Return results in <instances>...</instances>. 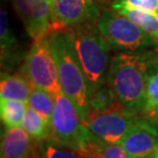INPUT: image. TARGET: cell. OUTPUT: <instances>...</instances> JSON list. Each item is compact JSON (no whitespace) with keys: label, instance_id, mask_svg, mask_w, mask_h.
Returning a JSON list of instances; mask_svg holds the SVG:
<instances>
[{"label":"cell","instance_id":"d6986e66","mask_svg":"<svg viewBox=\"0 0 158 158\" xmlns=\"http://www.w3.org/2000/svg\"><path fill=\"white\" fill-rule=\"evenodd\" d=\"M89 107L91 114V113H100L110 109L118 108L122 107V105L107 82L90 96Z\"/></svg>","mask_w":158,"mask_h":158},{"label":"cell","instance_id":"5b68a950","mask_svg":"<svg viewBox=\"0 0 158 158\" xmlns=\"http://www.w3.org/2000/svg\"><path fill=\"white\" fill-rule=\"evenodd\" d=\"M93 137L94 134L81 120L74 104L61 91L56 96L49 139L81 155Z\"/></svg>","mask_w":158,"mask_h":158},{"label":"cell","instance_id":"7402d4cb","mask_svg":"<svg viewBox=\"0 0 158 158\" xmlns=\"http://www.w3.org/2000/svg\"><path fill=\"white\" fill-rule=\"evenodd\" d=\"M112 1L122 3L129 7L137 8L140 10L158 14V0H112Z\"/></svg>","mask_w":158,"mask_h":158},{"label":"cell","instance_id":"cb8c5ba5","mask_svg":"<svg viewBox=\"0 0 158 158\" xmlns=\"http://www.w3.org/2000/svg\"><path fill=\"white\" fill-rule=\"evenodd\" d=\"M96 1L99 3V4H105V3L109 2L110 0H96Z\"/></svg>","mask_w":158,"mask_h":158},{"label":"cell","instance_id":"9a60e30c","mask_svg":"<svg viewBox=\"0 0 158 158\" xmlns=\"http://www.w3.org/2000/svg\"><path fill=\"white\" fill-rule=\"evenodd\" d=\"M81 156L82 158H131L120 144L105 143L94 135Z\"/></svg>","mask_w":158,"mask_h":158},{"label":"cell","instance_id":"603a6c76","mask_svg":"<svg viewBox=\"0 0 158 158\" xmlns=\"http://www.w3.org/2000/svg\"><path fill=\"white\" fill-rule=\"evenodd\" d=\"M143 116H145V117L147 119H149L151 122L158 126V107L156 109H154L153 111L147 113V114H145Z\"/></svg>","mask_w":158,"mask_h":158},{"label":"cell","instance_id":"ba28073f","mask_svg":"<svg viewBox=\"0 0 158 158\" xmlns=\"http://www.w3.org/2000/svg\"><path fill=\"white\" fill-rule=\"evenodd\" d=\"M102 15L96 0H53L50 30L97 24Z\"/></svg>","mask_w":158,"mask_h":158},{"label":"cell","instance_id":"8fae6325","mask_svg":"<svg viewBox=\"0 0 158 158\" xmlns=\"http://www.w3.org/2000/svg\"><path fill=\"white\" fill-rule=\"evenodd\" d=\"M1 158H39L36 143L22 127L5 128L1 138Z\"/></svg>","mask_w":158,"mask_h":158},{"label":"cell","instance_id":"6da1fadb","mask_svg":"<svg viewBox=\"0 0 158 158\" xmlns=\"http://www.w3.org/2000/svg\"><path fill=\"white\" fill-rule=\"evenodd\" d=\"M46 41L58 68L61 89L74 104L81 120L86 125L90 116L89 89L78 60L72 30H50Z\"/></svg>","mask_w":158,"mask_h":158},{"label":"cell","instance_id":"484cf974","mask_svg":"<svg viewBox=\"0 0 158 158\" xmlns=\"http://www.w3.org/2000/svg\"><path fill=\"white\" fill-rule=\"evenodd\" d=\"M156 52H157V56H158V46H157V48H156Z\"/></svg>","mask_w":158,"mask_h":158},{"label":"cell","instance_id":"ffe728a7","mask_svg":"<svg viewBox=\"0 0 158 158\" xmlns=\"http://www.w3.org/2000/svg\"><path fill=\"white\" fill-rule=\"evenodd\" d=\"M0 44H1V63L2 66L7 64V62L12 63L18 58L17 56V39L10 32L8 27V20L6 12L1 9V31H0Z\"/></svg>","mask_w":158,"mask_h":158},{"label":"cell","instance_id":"d4e9b609","mask_svg":"<svg viewBox=\"0 0 158 158\" xmlns=\"http://www.w3.org/2000/svg\"><path fill=\"white\" fill-rule=\"evenodd\" d=\"M152 158H158V149H157V151L155 152V154H154V156Z\"/></svg>","mask_w":158,"mask_h":158},{"label":"cell","instance_id":"9c48e42d","mask_svg":"<svg viewBox=\"0 0 158 158\" xmlns=\"http://www.w3.org/2000/svg\"><path fill=\"white\" fill-rule=\"evenodd\" d=\"M28 35L42 41L52 27V2L49 0H11Z\"/></svg>","mask_w":158,"mask_h":158},{"label":"cell","instance_id":"44dd1931","mask_svg":"<svg viewBox=\"0 0 158 158\" xmlns=\"http://www.w3.org/2000/svg\"><path fill=\"white\" fill-rule=\"evenodd\" d=\"M39 158H82L75 151L56 143L52 139L38 143Z\"/></svg>","mask_w":158,"mask_h":158},{"label":"cell","instance_id":"52a82bcc","mask_svg":"<svg viewBox=\"0 0 158 158\" xmlns=\"http://www.w3.org/2000/svg\"><path fill=\"white\" fill-rule=\"evenodd\" d=\"M145 116L138 115L123 107L110 109L100 113H91L86 126L105 143L120 144L132 127L144 121Z\"/></svg>","mask_w":158,"mask_h":158},{"label":"cell","instance_id":"7c38bea8","mask_svg":"<svg viewBox=\"0 0 158 158\" xmlns=\"http://www.w3.org/2000/svg\"><path fill=\"white\" fill-rule=\"evenodd\" d=\"M33 86L23 74L1 73L0 80V99L15 100L28 105Z\"/></svg>","mask_w":158,"mask_h":158},{"label":"cell","instance_id":"30bf717a","mask_svg":"<svg viewBox=\"0 0 158 158\" xmlns=\"http://www.w3.org/2000/svg\"><path fill=\"white\" fill-rule=\"evenodd\" d=\"M131 158H152L158 149V126L145 117L120 142Z\"/></svg>","mask_w":158,"mask_h":158},{"label":"cell","instance_id":"5bb4252c","mask_svg":"<svg viewBox=\"0 0 158 158\" xmlns=\"http://www.w3.org/2000/svg\"><path fill=\"white\" fill-rule=\"evenodd\" d=\"M22 127L36 143L48 140L52 135V123L46 121L39 113L29 106L25 113Z\"/></svg>","mask_w":158,"mask_h":158},{"label":"cell","instance_id":"7a4b0ae2","mask_svg":"<svg viewBox=\"0 0 158 158\" xmlns=\"http://www.w3.org/2000/svg\"><path fill=\"white\" fill-rule=\"evenodd\" d=\"M153 56L151 50L117 52L111 59L107 82L123 108L138 115H144L147 72Z\"/></svg>","mask_w":158,"mask_h":158},{"label":"cell","instance_id":"ac0fdd59","mask_svg":"<svg viewBox=\"0 0 158 158\" xmlns=\"http://www.w3.org/2000/svg\"><path fill=\"white\" fill-rule=\"evenodd\" d=\"M56 104V97L46 90L40 89V88H34L31 91L28 106L33 110H35L37 113L42 117L52 123V117L53 109Z\"/></svg>","mask_w":158,"mask_h":158},{"label":"cell","instance_id":"2e32d148","mask_svg":"<svg viewBox=\"0 0 158 158\" xmlns=\"http://www.w3.org/2000/svg\"><path fill=\"white\" fill-rule=\"evenodd\" d=\"M27 108V104L21 101L0 99V116L5 128L21 127Z\"/></svg>","mask_w":158,"mask_h":158},{"label":"cell","instance_id":"8992f818","mask_svg":"<svg viewBox=\"0 0 158 158\" xmlns=\"http://www.w3.org/2000/svg\"><path fill=\"white\" fill-rule=\"evenodd\" d=\"M22 74L34 88L46 90L55 97L62 91L58 68L46 38L34 41L22 66Z\"/></svg>","mask_w":158,"mask_h":158},{"label":"cell","instance_id":"4316f807","mask_svg":"<svg viewBox=\"0 0 158 158\" xmlns=\"http://www.w3.org/2000/svg\"><path fill=\"white\" fill-rule=\"evenodd\" d=\"M49 1H50V2H52V1H53V0H49Z\"/></svg>","mask_w":158,"mask_h":158},{"label":"cell","instance_id":"277c9868","mask_svg":"<svg viewBox=\"0 0 158 158\" xmlns=\"http://www.w3.org/2000/svg\"><path fill=\"white\" fill-rule=\"evenodd\" d=\"M97 27L110 47L117 52L138 53L158 46L140 26L112 7L102 11Z\"/></svg>","mask_w":158,"mask_h":158},{"label":"cell","instance_id":"4fadbf2b","mask_svg":"<svg viewBox=\"0 0 158 158\" xmlns=\"http://www.w3.org/2000/svg\"><path fill=\"white\" fill-rule=\"evenodd\" d=\"M111 7L131 19L158 43V14L140 10L115 1L111 2Z\"/></svg>","mask_w":158,"mask_h":158},{"label":"cell","instance_id":"3957f363","mask_svg":"<svg viewBox=\"0 0 158 158\" xmlns=\"http://www.w3.org/2000/svg\"><path fill=\"white\" fill-rule=\"evenodd\" d=\"M79 63L86 77L89 98L107 83L111 64V47L97 27V24L82 25L71 29Z\"/></svg>","mask_w":158,"mask_h":158},{"label":"cell","instance_id":"e0dca14e","mask_svg":"<svg viewBox=\"0 0 158 158\" xmlns=\"http://www.w3.org/2000/svg\"><path fill=\"white\" fill-rule=\"evenodd\" d=\"M158 107V56L154 52V56L147 72L146 94H145L144 115Z\"/></svg>","mask_w":158,"mask_h":158}]
</instances>
